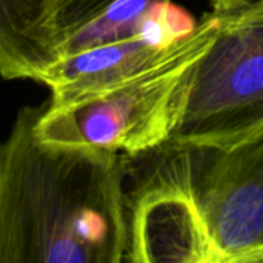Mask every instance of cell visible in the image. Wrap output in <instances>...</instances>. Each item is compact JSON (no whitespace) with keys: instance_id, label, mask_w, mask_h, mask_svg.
Returning <instances> with one entry per match:
<instances>
[{"instance_id":"6da1fadb","label":"cell","mask_w":263,"mask_h":263,"mask_svg":"<svg viewBox=\"0 0 263 263\" xmlns=\"http://www.w3.org/2000/svg\"><path fill=\"white\" fill-rule=\"evenodd\" d=\"M18 109L0 148V263H122L125 156L43 142Z\"/></svg>"},{"instance_id":"52a82bcc","label":"cell","mask_w":263,"mask_h":263,"mask_svg":"<svg viewBox=\"0 0 263 263\" xmlns=\"http://www.w3.org/2000/svg\"><path fill=\"white\" fill-rule=\"evenodd\" d=\"M177 39H168L159 34H142L91 48L55 60L34 82L49 88V105H60L140 72L166 55Z\"/></svg>"},{"instance_id":"7a4b0ae2","label":"cell","mask_w":263,"mask_h":263,"mask_svg":"<svg viewBox=\"0 0 263 263\" xmlns=\"http://www.w3.org/2000/svg\"><path fill=\"white\" fill-rule=\"evenodd\" d=\"M220 14H205L151 66L83 97L42 108L35 134L48 143L137 156L173 139L196 63L213 45Z\"/></svg>"},{"instance_id":"277c9868","label":"cell","mask_w":263,"mask_h":263,"mask_svg":"<svg viewBox=\"0 0 263 263\" xmlns=\"http://www.w3.org/2000/svg\"><path fill=\"white\" fill-rule=\"evenodd\" d=\"M219 14L171 139L177 145L227 146L263 126V0Z\"/></svg>"},{"instance_id":"3957f363","label":"cell","mask_w":263,"mask_h":263,"mask_svg":"<svg viewBox=\"0 0 263 263\" xmlns=\"http://www.w3.org/2000/svg\"><path fill=\"white\" fill-rule=\"evenodd\" d=\"M173 0H0V72L34 80L46 66L91 48L191 28L168 22Z\"/></svg>"},{"instance_id":"ba28073f","label":"cell","mask_w":263,"mask_h":263,"mask_svg":"<svg viewBox=\"0 0 263 263\" xmlns=\"http://www.w3.org/2000/svg\"><path fill=\"white\" fill-rule=\"evenodd\" d=\"M213 11L216 12H225V11H231L240 6H245L248 3H253L256 0H210Z\"/></svg>"},{"instance_id":"5b68a950","label":"cell","mask_w":263,"mask_h":263,"mask_svg":"<svg viewBox=\"0 0 263 263\" xmlns=\"http://www.w3.org/2000/svg\"><path fill=\"white\" fill-rule=\"evenodd\" d=\"M125 262L220 263L188 146L170 140L148 153L125 156Z\"/></svg>"},{"instance_id":"8992f818","label":"cell","mask_w":263,"mask_h":263,"mask_svg":"<svg viewBox=\"0 0 263 263\" xmlns=\"http://www.w3.org/2000/svg\"><path fill=\"white\" fill-rule=\"evenodd\" d=\"M188 148L220 263H263V126L227 146Z\"/></svg>"}]
</instances>
